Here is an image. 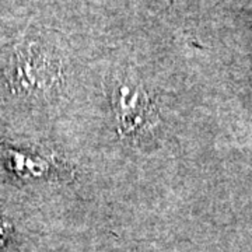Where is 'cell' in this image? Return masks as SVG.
<instances>
[{
	"label": "cell",
	"mask_w": 252,
	"mask_h": 252,
	"mask_svg": "<svg viewBox=\"0 0 252 252\" xmlns=\"http://www.w3.org/2000/svg\"><path fill=\"white\" fill-rule=\"evenodd\" d=\"M115 105L121 133L140 132L152 122V102L146 91L139 87L122 84L115 90Z\"/></svg>",
	"instance_id": "7a4b0ae2"
},
{
	"label": "cell",
	"mask_w": 252,
	"mask_h": 252,
	"mask_svg": "<svg viewBox=\"0 0 252 252\" xmlns=\"http://www.w3.org/2000/svg\"><path fill=\"white\" fill-rule=\"evenodd\" d=\"M59 76V61L39 42H26L10 56L9 79L16 93L31 95L51 90Z\"/></svg>",
	"instance_id": "6da1fadb"
},
{
	"label": "cell",
	"mask_w": 252,
	"mask_h": 252,
	"mask_svg": "<svg viewBox=\"0 0 252 252\" xmlns=\"http://www.w3.org/2000/svg\"><path fill=\"white\" fill-rule=\"evenodd\" d=\"M6 235H7V225L4 224V223H0V245L3 244Z\"/></svg>",
	"instance_id": "3957f363"
}]
</instances>
